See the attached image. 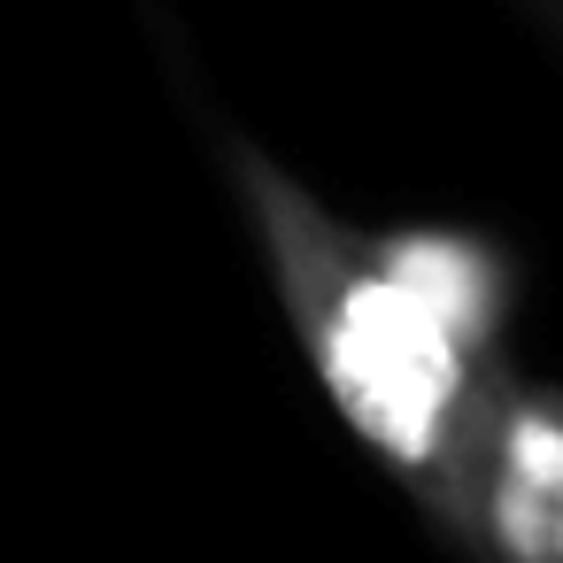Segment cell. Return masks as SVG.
I'll use <instances>...</instances> for the list:
<instances>
[{
  "mask_svg": "<svg viewBox=\"0 0 563 563\" xmlns=\"http://www.w3.org/2000/svg\"><path fill=\"white\" fill-rule=\"evenodd\" d=\"M217 147L332 409L417 494V509L440 532L471 540L478 448L509 386L501 355L471 347L394 271L386 240H363L355 224H340L278 155H263L240 132H224Z\"/></svg>",
  "mask_w": 563,
  "mask_h": 563,
  "instance_id": "1",
  "label": "cell"
},
{
  "mask_svg": "<svg viewBox=\"0 0 563 563\" xmlns=\"http://www.w3.org/2000/svg\"><path fill=\"white\" fill-rule=\"evenodd\" d=\"M471 548L509 563H563V401L525 394L517 378L501 386L478 448Z\"/></svg>",
  "mask_w": 563,
  "mask_h": 563,
  "instance_id": "2",
  "label": "cell"
},
{
  "mask_svg": "<svg viewBox=\"0 0 563 563\" xmlns=\"http://www.w3.org/2000/svg\"><path fill=\"white\" fill-rule=\"evenodd\" d=\"M394 271L471 340L494 355V332H501V301H509V271L478 247V240H455V232H401L386 240Z\"/></svg>",
  "mask_w": 563,
  "mask_h": 563,
  "instance_id": "3",
  "label": "cell"
}]
</instances>
